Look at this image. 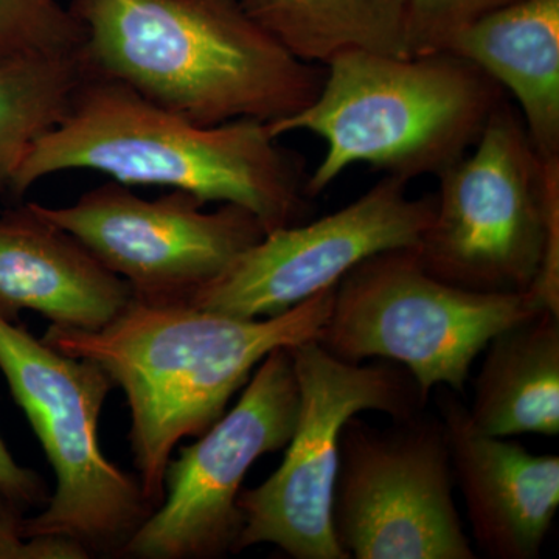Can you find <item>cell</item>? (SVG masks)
Listing matches in <instances>:
<instances>
[{
	"instance_id": "obj_1",
	"label": "cell",
	"mask_w": 559,
	"mask_h": 559,
	"mask_svg": "<svg viewBox=\"0 0 559 559\" xmlns=\"http://www.w3.org/2000/svg\"><path fill=\"white\" fill-rule=\"evenodd\" d=\"M336 286L263 319L132 300L102 330L50 325L43 341L64 355L100 364L123 390L138 479L156 510L179 441L198 439L218 421L271 352L319 341Z\"/></svg>"
},
{
	"instance_id": "obj_2",
	"label": "cell",
	"mask_w": 559,
	"mask_h": 559,
	"mask_svg": "<svg viewBox=\"0 0 559 559\" xmlns=\"http://www.w3.org/2000/svg\"><path fill=\"white\" fill-rule=\"evenodd\" d=\"M92 170L123 186H160L248 210L267 231L296 226L305 179L266 121L202 127L120 81L87 70L57 127L40 135L14 176L22 198L39 180Z\"/></svg>"
},
{
	"instance_id": "obj_3",
	"label": "cell",
	"mask_w": 559,
	"mask_h": 559,
	"mask_svg": "<svg viewBox=\"0 0 559 559\" xmlns=\"http://www.w3.org/2000/svg\"><path fill=\"white\" fill-rule=\"evenodd\" d=\"M95 75L202 127L307 108L323 66L290 53L240 0H72Z\"/></svg>"
},
{
	"instance_id": "obj_4",
	"label": "cell",
	"mask_w": 559,
	"mask_h": 559,
	"mask_svg": "<svg viewBox=\"0 0 559 559\" xmlns=\"http://www.w3.org/2000/svg\"><path fill=\"white\" fill-rule=\"evenodd\" d=\"M314 100L271 121L275 139L311 132L326 150L305 194L318 197L356 164L406 180L439 176L465 156L506 100L487 73L451 51L425 55L352 50L325 66Z\"/></svg>"
},
{
	"instance_id": "obj_5",
	"label": "cell",
	"mask_w": 559,
	"mask_h": 559,
	"mask_svg": "<svg viewBox=\"0 0 559 559\" xmlns=\"http://www.w3.org/2000/svg\"><path fill=\"white\" fill-rule=\"evenodd\" d=\"M436 178L423 266L476 293L530 290L559 316V157L539 156L518 109L500 103L473 148Z\"/></svg>"
},
{
	"instance_id": "obj_6",
	"label": "cell",
	"mask_w": 559,
	"mask_h": 559,
	"mask_svg": "<svg viewBox=\"0 0 559 559\" xmlns=\"http://www.w3.org/2000/svg\"><path fill=\"white\" fill-rule=\"evenodd\" d=\"M0 370L46 452L57 488L25 538L60 536L91 558L123 557L154 511L138 476L103 454L98 419L116 382L100 364L64 355L0 316Z\"/></svg>"
},
{
	"instance_id": "obj_7",
	"label": "cell",
	"mask_w": 559,
	"mask_h": 559,
	"mask_svg": "<svg viewBox=\"0 0 559 559\" xmlns=\"http://www.w3.org/2000/svg\"><path fill=\"white\" fill-rule=\"evenodd\" d=\"M544 308L533 294H488L433 277L417 248L385 250L337 283L319 344L345 362L378 358L404 367L419 392L462 395L489 341Z\"/></svg>"
},
{
	"instance_id": "obj_8",
	"label": "cell",
	"mask_w": 559,
	"mask_h": 559,
	"mask_svg": "<svg viewBox=\"0 0 559 559\" xmlns=\"http://www.w3.org/2000/svg\"><path fill=\"white\" fill-rule=\"evenodd\" d=\"M289 353L299 385L296 426L277 471L259 487L241 489L235 554L272 544L296 559H349L333 530L342 429L364 411L414 417L429 400L399 364L345 362L314 340Z\"/></svg>"
},
{
	"instance_id": "obj_9",
	"label": "cell",
	"mask_w": 559,
	"mask_h": 559,
	"mask_svg": "<svg viewBox=\"0 0 559 559\" xmlns=\"http://www.w3.org/2000/svg\"><path fill=\"white\" fill-rule=\"evenodd\" d=\"M440 418L417 414L380 430L358 415L341 433L333 530L348 558L474 559L455 509Z\"/></svg>"
},
{
	"instance_id": "obj_10",
	"label": "cell",
	"mask_w": 559,
	"mask_h": 559,
	"mask_svg": "<svg viewBox=\"0 0 559 559\" xmlns=\"http://www.w3.org/2000/svg\"><path fill=\"white\" fill-rule=\"evenodd\" d=\"M299 412L289 348L271 352L240 400L165 473L164 500L134 533L123 557L215 559L235 554L242 528L238 498L253 463L288 444Z\"/></svg>"
},
{
	"instance_id": "obj_11",
	"label": "cell",
	"mask_w": 559,
	"mask_h": 559,
	"mask_svg": "<svg viewBox=\"0 0 559 559\" xmlns=\"http://www.w3.org/2000/svg\"><path fill=\"white\" fill-rule=\"evenodd\" d=\"M35 205L128 282L134 300L160 307L189 305L266 235L238 205L205 212L204 202L179 190L145 200L116 180L66 207Z\"/></svg>"
},
{
	"instance_id": "obj_12",
	"label": "cell",
	"mask_w": 559,
	"mask_h": 559,
	"mask_svg": "<svg viewBox=\"0 0 559 559\" xmlns=\"http://www.w3.org/2000/svg\"><path fill=\"white\" fill-rule=\"evenodd\" d=\"M433 210V194L411 197L409 180L388 175L331 215L267 231L189 305L240 319L282 314L377 253L417 248Z\"/></svg>"
},
{
	"instance_id": "obj_13",
	"label": "cell",
	"mask_w": 559,
	"mask_h": 559,
	"mask_svg": "<svg viewBox=\"0 0 559 559\" xmlns=\"http://www.w3.org/2000/svg\"><path fill=\"white\" fill-rule=\"evenodd\" d=\"M437 389L452 476L477 546L492 559L539 558L559 509L558 455L480 432L459 393Z\"/></svg>"
},
{
	"instance_id": "obj_14",
	"label": "cell",
	"mask_w": 559,
	"mask_h": 559,
	"mask_svg": "<svg viewBox=\"0 0 559 559\" xmlns=\"http://www.w3.org/2000/svg\"><path fill=\"white\" fill-rule=\"evenodd\" d=\"M131 286L35 202L0 213V316L39 312L60 329L97 331L131 301Z\"/></svg>"
},
{
	"instance_id": "obj_15",
	"label": "cell",
	"mask_w": 559,
	"mask_h": 559,
	"mask_svg": "<svg viewBox=\"0 0 559 559\" xmlns=\"http://www.w3.org/2000/svg\"><path fill=\"white\" fill-rule=\"evenodd\" d=\"M447 50L513 95L539 156L559 157V0H518L491 11Z\"/></svg>"
},
{
	"instance_id": "obj_16",
	"label": "cell",
	"mask_w": 559,
	"mask_h": 559,
	"mask_svg": "<svg viewBox=\"0 0 559 559\" xmlns=\"http://www.w3.org/2000/svg\"><path fill=\"white\" fill-rule=\"evenodd\" d=\"M474 381L469 418L492 437L559 433V316L543 310L496 334Z\"/></svg>"
},
{
	"instance_id": "obj_17",
	"label": "cell",
	"mask_w": 559,
	"mask_h": 559,
	"mask_svg": "<svg viewBox=\"0 0 559 559\" xmlns=\"http://www.w3.org/2000/svg\"><path fill=\"white\" fill-rule=\"evenodd\" d=\"M300 60L325 66L345 51L407 57L411 0H240Z\"/></svg>"
},
{
	"instance_id": "obj_18",
	"label": "cell",
	"mask_w": 559,
	"mask_h": 559,
	"mask_svg": "<svg viewBox=\"0 0 559 559\" xmlns=\"http://www.w3.org/2000/svg\"><path fill=\"white\" fill-rule=\"evenodd\" d=\"M86 75L83 50L0 66V201L33 143L66 116Z\"/></svg>"
},
{
	"instance_id": "obj_19",
	"label": "cell",
	"mask_w": 559,
	"mask_h": 559,
	"mask_svg": "<svg viewBox=\"0 0 559 559\" xmlns=\"http://www.w3.org/2000/svg\"><path fill=\"white\" fill-rule=\"evenodd\" d=\"M84 28L58 0H0V66L79 53Z\"/></svg>"
},
{
	"instance_id": "obj_20",
	"label": "cell",
	"mask_w": 559,
	"mask_h": 559,
	"mask_svg": "<svg viewBox=\"0 0 559 559\" xmlns=\"http://www.w3.org/2000/svg\"><path fill=\"white\" fill-rule=\"evenodd\" d=\"M518 0H411L407 51L433 53L448 49L471 22Z\"/></svg>"
},
{
	"instance_id": "obj_21",
	"label": "cell",
	"mask_w": 559,
	"mask_h": 559,
	"mask_svg": "<svg viewBox=\"0 0 559 559\" xmlns=\"http://www.w3.org/2000/svg\"><path fill=\"white\" fill-rule=\"evenodd\" d=\"M25 511L0 489V559H90L79 544L60 536L25 538Z\"/></svg>"
},
{
	"instance_id": "obj_22",
	"label": "cell",
	"mask_w": 559,
	"mask_h": 559,
	"mask_svg": "<svg viewBox=\"0 0 559 559\" xmlns=\"http://www.w3.org/2000/svg\"><path fill=\"white\" fill-rule=\"evenodd\" d=\"M0 489L25 511L44 509L49 502L46 481L35 471L24 468L13 459L0 437Z\"/></svg>"
}]
</instances>
